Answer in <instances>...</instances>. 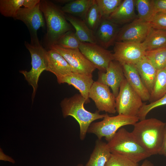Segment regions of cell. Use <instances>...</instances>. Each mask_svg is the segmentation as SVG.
<instances>
[{
    "mask_svg": "<svg viewBox=\"0 0 166 166\" xmlns=\"http://www.w3.org/2000/svg\"><path fill=\"white\" fill-rule=\"evenodd\" d=\"M111 154L107 143L97 139L85 166H105Z\"/></svg>",
    "mask_w": 166,
    "mask_h": 166,
    "instance_id": "obj_22",
    "label": "cell"
},
{
    "mask_svg": "<svg viewBox=\"0 0 166 166\" xmlns=\"http://www.w3.org/2000/svg\"><path fill=\"white\" fill-rule=\"evenodd\" d=\"M145 56L157 70L166 67V47L147 50Z\"/></svg>",
    "mask_w": 166,
    "mask_h": 166,
    "instance_id": "obj_27",
    "label": "cell"
},
{
    "mask_svg": "<svg viewBox=\"0 0 166 166\" xmlns=\"http://www.w3.org/2000/svg\"><path fill=\"white\" fill-rule=\"evenodd\" d=\"M154 3L156 13H166V0H154Z\"/></svg>",
    "mask_w": 166,
    "mask_h": 166,
    "instance_id": "obj_35",
    "label": "cell"
},
{
    "mask_svg": "<svg viewBox=\"0 0 166 166\" xmlns=\"http://www.w3.org/2000/svg\"><path fill=\"white\" fill-rule=\"evenodd\" d=\"M40 0H24L23 6L25 8L32 9L40 3Z\"/></svg>",
    "mask_w": 166,
    "mask_h": 166,
    "instance_id": "obj_36",
    "label": "cell"
},
{
    "mask_svg": "<svg viewBox=\"0 0 166 166\" xmlns=\"http://www.w3.org/2000/svg\"><path fill=\"white\" fill-rule=\"evenodd\" d=\"M120 29L118 25L108 19L102 18L94 32L96 43L106 49L114 45Z\"/></svg>",
    "mask_w": 166,
    "mask_h": 166,
    "instance_id": "obj_15",
    "label": "cell"
},
{
    "mask_svg": "<svg viewBox=\"0 0 166 166\" xmlns=\"http://www.w3.org/2000/svg\"><path fill=\"white\" fill-rule=\"evenodd\" d=\"M89 97L94 101L99 112L110 114L117 112L116 97L107 85L97 81H94L90 89Z\"/></svg>",
    "mask_w": 166,
    "mask_h": 166,
    "instance_id": "obj_11",
    "label": "cell"
},
{
    "mask_svg": "<svg viewBox=\"0 0 166 166\" xmlns=\"http://www.w3.org/2000/svg\"><path fill=\"white\" fill-rule=\"evenodd\" d=\"M40 8L46 21L47 31L44 43L48 49L63 34L73 29L61 8L51 2L41 0Z\"/></svg>",
    "mask_w": 166,
    "mask_h": 166,
    "instance_id": "obj_2",
    "label": "cell"
},
{
    "mask_svg": "<svg viewBox=\"0 0 166 166\" xmlns=\"http://www.w3.org/2000/svg\"><path fill=\"white\" fill-rule=\"evenodd\" d=\"M137 164L124 156L111 153L105 166H136Z\"/></svg>",
    "mask_w": 166,
    "mask_h": 166,
    "instance_id": "obj_33",
    "label": "cell"
},
{
    "mask_svg": "<svg viewBox=\"0 0 166 166\" xmlns=\"http://www.w3.org/2000/svg\"><path fill=\"white\" fill-rule=\"evenodd\" d=\"M135 6L138 18L150 22L156 14L154 0H136Z\"/></svg>",
    "mask_w": 166,
    "mask_h": 166,
    "instance_id": "obj_26",
    "label": "cell"
},
{
    "mask_svg": "<svg viewBox=\"0 0 166 166\" xmlns=\"http://www.w3.org/2000/svg\"><path fill=\"white\" fill-rule=\"evenodd\" d=\"M81 42L73 30L66 33L61 37L55 44L63 48L76 49L79 48Z\"/></svg>",
    "mask_w": 166,
    "mask_h": 166,
    "instance_id": "obj_31",
    "label": "cell"
},
{
    "mask_svg": "<svg viewBox=\"0 0 166 166\" xmlns=\"http://www.w3.org/2000/svg\"><path fill=\"white\" fill-rule=\"evenodd\" d=\"M151 24L153 28L166 30V13H157Z\"/></svg>",
    "mask_w": 166,
    "mask_h": 166,
    "instance_id": "obj_34",
    "label": "cell"
},
{
    "mask_svg": "<svg viewBox=\"0 0 166 166\" xmlns=\"http://www.w3.org/2000/svg\"><path fill=\"white\" fill-rule=\"evenodd\" d=\"M30 38V43L25 41L24 44L31 55V68L29 71L22 70L20 72L33 88L32 99L33 101L38 88L39 77L42 73L46 70L47 50L40 44L38 37Z\"/></svg>",
    "mask_w": 166,
    "mask_h": 166,
    "instance_id": "obj_5",
    "label": "cell"
},
{
    "mask_svg": "<svg viewBox=\"0 0 166 166\" xmlns=\"http://www.w3.org/2000/svg\"><path fill=\"white\" fill-rule=\"evenodd\" d=\"M134 65L143 84L151 94L154 87L157 70L145 56Z\"/></svg>",
    "mask_w": 166,
    "mask_h": 166,
    "instance_id": "obj_20",
    "label": "cell"
},
{
    "mask_svg": "<svg viewBox=\"0 0 166 166\" xmlns=\"http://www.w3.org/2000/svg\"><path fill=\"white\" fill-rule=\"evenodd\" d=\"M107 143L111 153L123 156L136 164L151 156L132 132L122 127Z\"/></svg>",
    "mask_w": 166,
    "mask_h": 166,
    "instance_id": "obj_4",
    "label": "cell"
},
{
    "mask_svg": "<svg viewBox=\"0 0 166 166\" xmlns=\"http://www.w3.org/2000/svg\"><path fill=\"white\" fill-rule=\"evenodd\" d=\"M158 154L166 156V129L163 144Z\"/></svg>",
    "mask_w": 166,
    "mask_h": 166,
    "instance_id": "obj_38",
    "label": "cell"
},
{
    "mask_svg": "<svg viewBox=\"0 0 166 166\" xmlns=\"http://www.w3.org/2000/svg\"><path fill=\"white\" fill-rule=\"evenodd\" d=\"M166 93V67L158 70L153 90L150 94L149 101H156Z\"/></svg>",
    "mask_w": 166,
    "mask_h": 166,
    "instance_id": "obj_25",
    "label": "cell"
},
{
    "mask_svg": "<svg viewBox=\"0 0 166 166\" xmlns=\"http://www.w3.org/2000/svg\"><path fill=\"white\" fill-rule=\"evenodd\" d=\"M42 14L40 8V2L32 9L21 7L14 19L22 22L28 29L30 38H34L38 37V30L45 26Z\"/></svg>",
    "mask_w": 166,
    "mask_h": 166,
    "instance_id": "obj_13",
    "label": "cell"
},
{
    "mask_svg": "<svg viewBox=\"0 0 166 166\" xmlns=\"http://www.w3.org/2000/svg\"><path fill=\"white\" fill-rule=\"evenodd\" d=\"M142 44L146 51L166 47V30L152 28Z\"/></svg>",
    "mask_w": 166,
    "mask_h": 166,
    "instance_id": "obj_24",
    "label": "cell"
},
{
    "mask_svg": "<svg viewBox=\"0 0 166 166\" xmlns=\"http://www.w3.org/2000/svg\"><path fill=\"white\" fill-rule=\"evenodd\" d=\"M102 18L108 19L122 0H95Z\"/></svg>",
    "mask_w": 166,
    "mask_h": 166,
    "instance_id": "obj_30",
    "label": "cell"
},
{
    "mask_svg": "<svg viewBox=\"0 0 166 166\" xmlns=\"http://www.w3.org/2000/svg\"><path fill=\"white\" fill-rule=\"evenodd\" d=\"M67 20L75 30V33L81 42L96 43L94 32L84 20L71 15L65 14Z\"/></svg>",
    "mask_w": 166,
    "mask_h": 166,
    "instance_id": "obj_21",
    "label": "cell"
},
{
    "mask_svg": "<svg viewBox=\"0 0 166 166\" xmlns=\"http://www.w3.org/2000/svg\"><path fill=\"white\" fill-rule=\"evenodd\" d=\"M49 49L57 52L62 55L70 65L73 72L92 75L93 72L96 69L79 48H66L54 44L48 49Z\"/></svg>",
    "mask_w": 166,
    "mask_h": 166,
    "instance_id": "obj_9",
    "label": "cell"
},
{
    "mask_svg": "<svg viewBox=\"0 0 166 166\" xmlns=\"http://www.w3.org/2000/svg\"><path fill=\"white\" fill-rule=\"evenodd\" d=\"M59 84L66 83L78 90L85 98L86 104L89 103V97L90 89L94 82L92 75L71 72L57 81Z\"/></svg>",
    "mask_w": 166,
    "mask_h": 166,
    "instance_id": "obj_16",
    "label": "cell"
},
{
    "mask_svg": "<svg viewBox=\"0 0 166 166\" xmlns=\"http://www.w3.org/2000/svg\"><path fill=\"white\" fill-rule=\"evenodd\" d=\"M133 126L131 132L140 146L151 156L159 154L164 137L166 122L155 118H146Z\"/></svg>",
    "mask_w": 166,
    "mask_h": 166,
    "instance_id": "obj_1",
    "label": "cell"
},
{
    "mask_svg": "<svg viewBox=\"0 0 166 166\" xmlns=\"http://www.w3.org/2000/svg\"><path fill=\"white\" fill-rule=\"evenodd\" d=\"M84 103L86 104L85 98L80 94H76L71 97L65 98L60 104L64 117L72 116L78 123L79 137L81 140L85 138L88 128L93 121L103 119L108 115L100 114L98 111L94 113L89 112L85 108Z\"/></svg>",
    "mask_w": 166,
    "mask_h": 166,
    "instance_id": "obj_3",
    "label": "cell"
},
{
    "mask_svg": "<svg viewBox=\"0 0 166 166\" xmlns=\"http://www.w3.org/2000/svg\"><path fill=\"white\" fill-rule=\"evenodd\" d=\"M146 51L142 43L116 42L113 54L114 60L122 65H135L145 56Z\"/></svg>",
    "mask_w": 166,
    "mask_h": 166,
    "instance_id": "obj_8",
    "label": "cell"
},
{
    "mask_svg": "<svg viewBox=\"0 0 166 166\" xmlns=\"http://www.w3.org/2000/svg\"><path fill=\"white\" fill-rule=\"evenodd\" d=\"M122 66L125 78L130 86L143 101H149L150 94L143 84L135 66L129 64Z\"/></svg>",
    "mask_w": 166,
    "mask_h": 166,
    "instance_id": "obj_18",
    "label": "cell"
},
{
    "mask_svg": "<svg viewBox=\"0 0 166 166\" xmlns=\"http://www.w3.org/2000/svg\"><path fill=\"white\" fill-rule=\"evenodd\" d=\"M136 0H123L108 18L118 24L131 22L136 18L135 11Z\"/></svg>",
    "mask_w": 166,
    "mask_h": 166,
    "instance_id": "obj_19",
    "label": "cell"
},
{
    "mask_svg": "<svg viewBox=\"0 0 166 166\" xmlns=\"http://www.w3.org/2000/svg\"><path fill=\"white\" fill-rule=\"evenodd\" d=\"M77 166H83V165L82 164H79L77 165Z\"/></svg>",
    "mask_w": 166,
    "mask_h": 166,
    "instance_id": "obj_40",
    "label": "cell"
},
{
    "mask_svg": "<svg viewBox=\"0 0 166 166\" xmlns=\"http://www.w3.org/2000/svg\"><path fill=\"white\" fill-rule=\"evenodd\" d=\"M24 0H0V12L7 17H16L19 10L23 6Z\"/></svg>",
    "mask_w": 166,
    "mask_h": 166,
    "instance_id": "obj_29",
    "label": "cell"
},
{
    "mask_svg": "<svg viewBox=\"0 0 166 166\" xmlns=\"http://www.w3.org/2000/svg\"><path fill=\"white\" fill-rule=\"evenodd\" d=\"M0 160L5 161H8L13 164L15 163L14 160L11 157L6 155L3 152L2 149L0 148Z\"/></svg>",
    "mask_w": 166,
    "mask_h": 166,
    "instance_id": "obj_37",
    "label": "cell"
},
{
    "mask_svg": "<svg viewBox=\"0 0 166 166\" xmlns=\"http://www.w3.org/2000/svg\"><path fill=\"white\" fill-rule=\"evenodd\" d=\"M79 49L99 72H105L110 62L114 60L110 51L97 43L81 42Z\"/></svg>",
    "mask_w": 166,
    "mask_h": 166,
    "instance_id": "obj_10",
    "label": "cell"
},
{
    "mask_svg": "<svg viewBox=\"0 0 166 166\" xmlns=\"http://www.w3.org/2000/svg\"><path fill=\"white\" fill-rule=\"evenodd\" d=\"M136 166H155L150 161L147 160H145L140 165H137Z\"/></svg>",
    "mask_w": 166,
    "mask_h": 166,
    "instance_id": "obj_39",
    "label": "cell"
},
{
    "mask_svg": "<svg viewBox=\"0 0 166 166\" xmlns=\"http://www.w3.org/2000/svg\"><path fill=\"white\" fill-rule=\"evenodd\" d=\"M125 78L121 83L116 97V108L119 114L137 117L144 103Z\"/></svg>",
    "mask_w": 166,
    "mask_h": 166,
    "instance_id": "obj_7",
    "label": "cell"
},
{
    "mask_svg": "<svg viewBox=\"0 0 166 166\" xmlns=\"http://www.w3.org/2000/svg\"><path fill=\"white\" fill-rule=\"evenodd\" d=\"M46 71L54 74L57 81L72 72L70 65L60 54L51 49L47 50Z\"/></svg>",
    "mask_w": 166,
    "mask_h": 166,
    "instance_id": "obj_17",
    "label": "cell"
},
{
    "mask_svg": "<svg viewBox=\"0 0 166 166\" xmlns=\"http://www.w3.org/2000/svg\"><path fill=\"white\" fill-rule=\"evenodd\" d=\"M125 78L122 66L114 60L110 62L105 72H98L97 81L110 87L116 97L118 94L121 84Z\"/></svg>",
    "mask_w": 166,
    "mask_h": 166,
    "instance_id": "obj_14",
    "label": "cell"
},
{
    "mask_svg": "<svg viewBox=\"0 0 166 166\" xmlns=\"http://www.w3.org/2000/svg\"><path fill=\"white\" fill-rule=\"evenodd\" d=\"M102 17L95 1L86 12L83 20L89 28L94 33L99 25Z\"/></svg>",
    "mask_w": 166,
    "mask_h": 166,
    "instance_id": "obj_28",
    "label": "cell"
},
{
    "mask_svg": "<svg viewBox=\"0 0 166 166\" xmlns=\"http://www.w3.org/2000/svg\"><path fill=\"white\" fill-rule=\"evenodd\" d=\"M139 121L137 117L119 114L114 116L107 115L102 120L92 123L87 133L95 135L99 140L105 137L108 142L123 126L134 125Z\"/></svg>",
    "mask_w": 166,
    "mask_h": 166,
    "instance_id": "obj_6",
    "label": "cell"
},
{
    "mask_svg": "<svg viewBox=\"0 0 166 166\" xmlns=\"http://www.w3.org/2000/svg\"><path fill=\"white\" fill-rule=\"evenodd\" d=\"M95 0H72L65 4L61 9L66 14L81 18L84 17Z\"/></svg>",
    "mask_w": 166,
    "mask_h": 166,
    "instance_id": "obj_23",
    "label": "cell"
},
{
    "mask_svg": "<svg viewBox=\"0 0 166 166\" xmlns=\"http://www.w3.org/2000/svg\"><path fill=\"white\" fill-rule=\"evenodd\" d=\"M165 105H166V93L159 100L148 104L146 105L144 103L137 116L139 121L146 119L149 112L153 109Z\"/></svg>",
    "mask_w": 166,
    "mask_h": 166,
    "instance_id": "obj_32",
    "label": "cell"
},
{
    "mask_svg": "<svg viewBox=\"0 0 166 166\" xmlns=\"http://www.w3.org/2000/svg\"><path fill=\"white\" fill-rule=\"evenodd\" d=\"M152 28L150 22L136 18L120 29L116 42L142 43Z\"/></svg>",
    "mask_w": 166,
    "mask_h": 166,
    "instance_id": "obj_12",
    "label": "cell"
}]
</instances>
